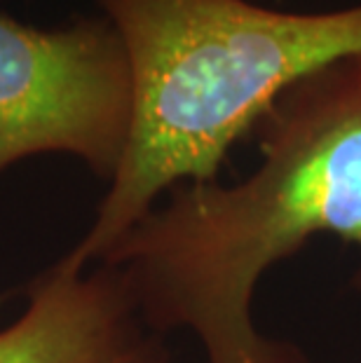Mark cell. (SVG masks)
Instances as JSON below:
<instances>
[{"label":"cell","mask_w":361,"mask_h":363,"mask_svg":"<svg viewBox=\"0 0 361 363\" xmlns=\"http://www.w3.org/2000/svg\"><path fill=\"white\" fill-rule=\"evenodd\" d=\"M132 68L109 19L43 30L0 12V174L43 152L113 181L132 129Z\"/></svg>","instance_id":"3957f363"},{"label":"cell","mask_w":361,"mask_h":363,"mask_svg":"<svg viewBox=\"0 0 361 363\" xmlns=\"http://www.w3.org/2000/svg\"><path fill=\"white\" fill-rule=\"evenodd\" d=\"M260 160L235 183H181L99 262L157 335L190 333L204 363H307L265 335L256 291L314 237L361 251V54L305 75L253 129Z\"/></svg>","instance_id":"6da1fadb"},{"label":"cell","mask_w":361,"mask_h":363,"mask_svg":"<svg viewBox=\"0 0 361 363\" xmlns=\"http://www.w3.org/2000/svg\"><path fill=\"white\" fill-rule=\"evenodd\" d=\"M26 307L0 330V363H172L115 267L57 260L26 286Z\"/></svg>","instance_id":"277c9868"},{"label":"cell","mask_w":361,"mask_h":363,"mask_svg":"<svg viewBox=\"0 0 361 363\" xmlns=\"http://www.w3.org/2000/svg\"><path fill=\"white\" fill-rule=\"evenodd\" d=\"M132 68L125 157L59 262L96 265L181 183L218 181L230 150L298 80L361 54V3L291 12L251 0H96Z\"/></svg>","instance_id":"7a4b0ae2"}]
</instances>
